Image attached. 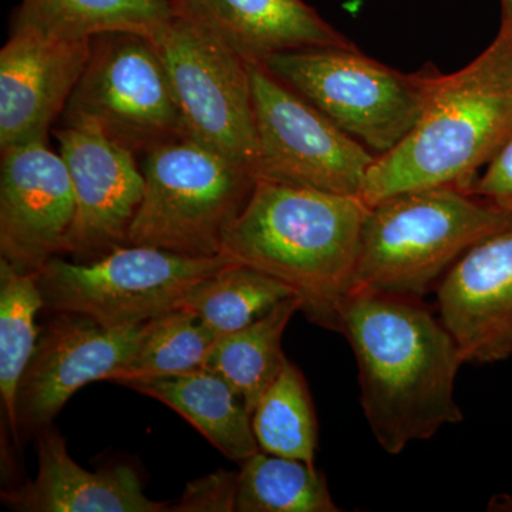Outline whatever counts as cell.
<instances>
[{"label": "cell", "mask_w": 512, "mask_h": 512, "mask_svg": "<svg viewBox=\"0 0 512 512\" xmlns=\"http://www.w3.org/2000/svg\"><path fill=\"white\" fill-rule=\"evenodd\" d=\"M339 333L355 353L360 404L386 453L396 456L463 421L454 396L463 356L439 316L417 299L352 292Z\"/></svg>", "instance_id": "1"}, {"label": "cell", "mask_w": 512, "mask_h": 512, "mask_svg": "<svg viewBox=\"0 0 512 512\" xmlns=\"http://www.w3.org/2000/svg\"><path fill=\"white\" fill-rule=\"evenodd\" d=\"M367 211L356 195L258 181L221 255L284 282L313 325L339 333Z\"/></svg>", "instance_id": "2"}, {"label": "cell", "mask_w": 512, "mask_h": 512, "mask_svg": "<svg viewBox=\"0 0 512 512\" xmlns=\"http://www.w3.org/2000/svg\"><path fill=\"white\" fill-rule=\"evenodd\" d=\"M39 470L35 480L2 491L3 503L22 512H165L171 505L151 500L133 468L101 471L80 467L70 457L66 440L49 426L37 443Z\"/></svg>", "instance_id": "17"}, {"label": "cell", "mask_w": 512, "mask_h": 512, "mask_svg": "<svg viewBox=\"0 0 512 512\" xmlns=\"http://www.w3.org/2000/svg\"><path fill=\"white\" fill-rule=\"evenodd\" d=\"M512 227V212L453 187L400 192L370 205L352 292L420 299L468 249Z\"/></svg>", "instance_id": "4"}, {"label": "cell", "mask_w": 512, "mask_h": 512, "mask_svg": "<svg viewBox=\"0 0 512 512\" xmlns=\"http://www.w3.org/2000/svg\"><path fill=\"white\" fill-rule=\"evenodd\" d=\"M231 262L128 244L90 262L55 256L37 271V284L46 311L131 328L175 311L195 285Z\"/></svg>", "instance_id": "7"}, {"label": "cell", "mask_w": 512, "mask_h": 512, "mask_svg": "<svg viewBox=\"0 0 512 512\" xmlns=\"http://www.w3.org/2000/svg\"><path fill=\"white\" fill-rule=\"evenodd\" d=\"M238 473L217 471L192 481L185 487L183 497L171 505L177 512H232L237 504Z\"/></svg>", "instance_id": "26"}, {"label": "cell", "mask_w": 512, "mask_h": 512, "mask_svg": "<svg viewBox=\"0 0 512 512\" xmlns=\"http://www.w3.org/2000/svg\"><path fill=\"white\" fill-rule=\"evenodd\" d=\"M301 308L298 296L284 299L251 325L215 340L208 353L204 367L224 377L241 394L251 414L289 360L282 338L289 320Z\"/></svg>", "instance_id": "19"}, {"label": "cell", "mask_w": 512, "mask_h": 512, "mask_svg": "<svg viewBox=\"0 0 512 512\" xmlns=\"http://www.w3.org/2000/svg\"><path fill=\"white\" fill-rule=\"evenodd\" d=\"M174 16L171 0H22L15 20L66 39L106 33L151 37Z\"/></svg>", "instance_id": "20"}, {"label": "cell", "mask_w": 512, "mask_h": 512, "mask_svg": "<svg viewBox=\"0 0 512 512\" xmlns=\"http://www.w3.org/2000/svg\"><path fill=\"white\" fill-rule=\"evenodd\" d=\"M76 201L69 170L49 141L3 148L0 167V259L37 272L66 254Z\"/></svg>", "instance_id": "12"}, {"label": "cell", "mask_w": 512, "mask_h": 512, "mask_svg": "<svg viewBox=\"0 0 512 512\" xmlns=\"http://www.w3.org/2000/svg\"><path fill=\"white\" fill-rule=\"evenodd\" d=\"M376 156L419 121L439 70L403 73L355 45L276 53L259 63Z\"/></svg>", "instance_id": "6"}, {"label": "cell", "mask_w": 512, "mask_h": 512, "mask_svg": "<svg viewBox=\"0 0 512 512\" xmlns=\"http://www.w3.org/2000/svg\"><path fill=\"white\" fill-rule=\"evenodd\" d=\"M291 296L292 289L274 276L231 262L195 285L178 309L194 313L221 338L251 325Z\"/></svg>", "instance_id": "22"}, {"label": "cell", "mask_w": 512, "mask_h": 512, "mask_svg": "<svg viewBox=\"0 0 512 512\" xmlns=\"http://www.w3.org/2000/svg\"><path fill=\"white\" fill-rule=\"evenodd\" d=\"M512 134V25L463 69L439 73L416 126L376 156L362 198L367 205L400 192L470 190Z\"/></svg>", "instance_id": "3"}, {"label": "cell", "mask_w": 512, "mask_h": 512, "mask_svg": "<svg viewBox=\"0 0 512 512\" xmlns=\"http://www.w3.org/2000/svg\"><path fill=\"white\" fill-rule=\"evenodd\" d=\"M249 74L258 181L360 197L376 154L262 64Z\"/></svg>", "instance_id": "9"}, {"label": "cell", "mask_w": 512, "mask_h": 512, "mask_svg": "<svg viewBox=\"0 0 512 512\" xmlns=\"http://www.w3.org/2000/svg\"><path fill=\"white\" fill-rule=\"evenodd\" d=\"M150 39L170 74L188 137L255 171L249 63L175 10Z\"/></svg>", "instance_id": "10"}, {"label": "cell", "mask_w": 512, "mask_h": 512, "mask_svg": "<svg viewBox=\"0 0 512 512\" xmlns=\"http://www.w3.org/2000/svg\"><path fill=\"white\" fill-rule=\"evenodd\" d=\"M259 450L315 464L318 420L308 383L291 360L252 412Z\"/></svg>", "instance_id": "24"}, {"label": "cell", "mask_w": 512, "mask_h": 512, "mask_svg": "<svg viewBox=\"0 0 512 512\" xmlns=\"http://www.w3.org/2000/svg\"><path fill=\"white\" fill-rule=\"evenodd\" d=\"M42 309L37 272H20L0 259V399L6 430L16 446L19 386L39 340L36 318Z\"/></svg>", "instance_id": "21"}, {"label": "cell", "mask_w": 512, "mask_h": 512, "mask_svg": "<svg viewBox=\"0 0 512 512\" xmlns=\"http://www.w3.org/2000/svg\"><path fill=\"white\" fill-rule=\"evenodd\" d=\"M126 386L180 414L229 460L244 463L259 451L247 403L214 370L200 367L180 375L136 380Z\"/></svg>", "instance_id": "18"}, {"label": "cell", "mask_w": 512, "mask_h": 512, "mask_svg": "<svg viewBox=\"0 0 512 512\" xmlns=\"http://www.w3.org/2000/svg\"><path fill=\"white\" fill-rule=\"evenodd\" d=\"M72 180L76 212L66 254L90 262L128 245V232L143 200L137 156L92 123L52 130Z\"/></svg>", "instance_id": "11"}, {"label": "cell", "mask_w": 512, "mask_h": 512, "mask_svg": "<svg viewBox=\"0 0 512 512\" xmlns=\"http://www.w3.org/2000/svg\"><path fill=\"white\" fill-rule=\"evenodd\" d=\"M174 10L207 30L247 63L276 53L353 46L303 0H171Z\"/></svg>", "instance_id": "16"}, {"label": "cell", "mask_w": 512, "mask_h": 512, "mask_svg": "<svg viewBox=\"0 0 512 512\" xmlns=\"http://www.w3.org/2000/svg\"><path fill=\"white\" fill-rule=\"evenodd\" d=\"M217 336L194 313L175 309L144 323V332L134 356L110 382L180 375L204 367Z\"/></svg>", "instance_id": "25"}, {"label": "cell", "mask_w": 512, "mask_h": 512, "mask_svg": "<svg viewBox=\"0 0 512 512\" xmlns=\"http://www.w3.org/2000/svg\"><path fill=\"white\" fill-rule=\"evenodd\" d=\"M439 318L464 363L512 357V227L484 238L451 266L437 286Z\"/></svg>", "instance_id": "15"}, {"label": "cell", "mask_w": 512, "mask_h": 512, "mask_svg": "<svg viewBox=\"0 0 512 512\" xmlns=\"http://www.w3.org/2000/svg\"><path fill=\"white\" fill-rule=\"evenodd\" d=\"M62 126L92 123L136 156L188 137L170 74L150 37L106 33L92 40Z\"/></svg>", "instance_id": "8"}, {"label": "cell", "mask_w": 512, "mask_h": 512, "mask_svg": "<svg viewBox=\"0 0 512 512\" xmlns=\"http://www.w3.org/2000/svg\"><path fill=\"white\" fill-rule=\"evenodd\" d=\"M503 20L512 25V0H503Z\"/></svg>", "instance_id": "28"}, {"label": "cell", "mask_w": 512, "mask_h": 512, "mask_svg": "<svg viewBox=\"0 0 512 512\" xmlns=\"http://www.w3.org/2000/svg\"><path fill=\"white\" fill-rule=\"evenodd\" d=\"M144 325L106 328L77 313H55L40 330L18 392L19 426L45 429L86 384L106 380L130 362Z\"/></svg>", "instance_id": "13"}, {"label": "cell", "mask_w": 512, "mask_h": 512, "mask_svg": "<svg viewBox=\"0 0 512 512\" xmlns=\"http://www.w3.org/2000/svg\"><path fill=\"white\" fill-rule=\"evenodd\" d=\"M468 192L512 212V134Z\"/></svg>", "instance_id": "27"}, {"label": "cell", "mask_w": 512, "mask_h": 512, "mask_svg": "<svg viewBox=\"0 0 512 512\" xmlns=\"http://www.w3.org/2000/svg\"><path fill=\"white\" fill-rule=\"evenodd\" d=\"M92 40L13 22L0 50V150L49 140L89 63Z\"/></svg>", "instance_id": "14"}, {"label": "cell", "mask_w": 512, "mask_h": 512, "mask_svg": "<svg viewBox=\"0 0 512 512\" xmlns=\"http://www.w3.org/2000/svg\"><path fill=\"white\" fill-rule=\"evenodd\" d=\"M235 512H339L315 464L256 451L241 463Z\"/></svg>", "instance_id": "23"}, {"label": "cell", "mask_w": 512, "mask_h": 512, "mask_svg": "<svg viewBox=\"0 0 512 512\" xmlns=\"http://www.w3.org/2000/svg\"><path fill=\"white\" fill-rule=\"evenodd\" d=\"M140 165L143 200L128 244L192 258L221 255L258 184L255 171L190 137L150 151Z\"/></svg>", "instance_id": "5"}]
</instances>
